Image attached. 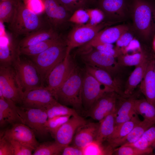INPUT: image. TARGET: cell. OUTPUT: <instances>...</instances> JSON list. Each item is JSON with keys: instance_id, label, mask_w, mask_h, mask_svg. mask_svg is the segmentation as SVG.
Segmentation results:
<instances>
[{"instance_id": "277c9868", "label": "cell", "mask_w": 155, "mask_h": 155, "mask_svg": "<svg viewBox=\"0 0 155 155\" xmlns=\"http://www.w3.org/2000/svg\"><path fill=\"white\" fill-rule=\"evenodd\" d=\"M67 50L64 38L42 52L31 57L40 75L43 86L51 71L65 58Z\"/></svg>"}, {"instance_id": "7402d4cb", "label": "cell", "mask_w": 155, "mask_h": 155, "mask_svg": "<svg viewBox=\"0 0 155 155\" xmlns=\"http://www.w3.org/2000/svg\"><path fill=\"white\" fill-rule=\"evenodd\" d=\"M17 106L13 102L5 98L0 99V125L3 126L7 123L13 124L22 123L17 110Z\"/></svg>"}, {"instance_id": "ffe728a7", "label": "cell", "mask_w": 155, "mask_h": 155, "mask_svg": "<svg viewBox=\"0 0 155 155\" xmlns=\"http://www.w3.org/2000/svg\"><path fill=\"white\" fill-rule=\"evenodd\" d=\"M155 59L150 61L140 83V90L145 99L155 107Z\"/></svg>"}, {"instance_id": "cb8c5ba5", "label": "cell", "mask_w": 155, "mask_h": 155, "mask_svg": "<svg viewBox=\"0 0 155 155\" xmlns=\"http://www.w3.org/2000/svg\"><path fill=\"white\" fill-rule=\"evenodd\" d=\"M141 121L137 114L130 120L116 126L113 132L106 140L108 144L113 148V146L126 136Z\"/></svg>"}, {"instance_id": "ee69618b", "label": "cell", "mask_w": 155, "mask_h": 155, "mask_svg": "<svg viewBox=\"0 0 155 155\" xmlns=\"http://www.w3.org/2000/svg\"><path fill=\"white\" fill-rule=\"evenodd\" d=\"M97 50L117 58L122 54L120 49L112 44L102 43L93 47Z\"/></svg>"}, {"instance_id": "83f0119b", "label": "cell", "mask_w": 155, "mask_h": 155, "mask_svg": "<svg viewBox=\"0 0 155 155\" xmlns=\"http://www.w3.org/2000/svg\"><path fill=\"white\" fill-rule=\"evenodd\" d=\"M154 124L144 119L136 125L126 136L116 143L113 148L136 142L148 129Z\"/></svg>"}, {"instance_id": "d6986e66", "label": "cell", "mask_w": 155, "mask_h": 155, "mask_svg": "<svg viewBox=\"0 0 155 155\" xmlns=\"http://www.w3.org/2000/svg\"><path fill=\"white\" fill-rule=\"evenodd\" d=\"M100 123H86L77 130L73 139V145L83 148L96 140Z\"/></svg>"}, {"instance_id": "1f68e13d", "label": "cell", "mask_w": 155, "mask_h": 155, "mask_svg": "<svg viewBox=\"0 0 155 155\" xmlns=\"http://www.w3.org/2000/svg\"><path fill=\"white\" fill-rule=\"evenodd\" d=\"M123 145H129L153 151L155 147V124L148 129L136 142Z\"/></svg>"}, {"instance_id": "9f6ffc18", "label": "cell", "mask_w": 155, "mask_h": 155, "mask_svg": "<svg viewBox=\"0 0 155 155\" xmlns=\"http://www.w3.org/2000/svg\"><path fill=\"white\" fill-rule=\"evenodd\" d=\"M21 1H22L23 0H21Z\"/></svg>"}, {"instance_id": "b9f144b4", "label": "cell", "mask_w": 155, "mask_h": 155, "mask_svg": "<svg viewBox=\"0 0 155 155\" xmlns=\"http://www.w3.org/2000/svg\"><path fill=\"white\" fill-rule=\"evenodd\" d=\"M89 20V16L86 10L79 9L72 14L69 21L73 25H81L87 23Z\"/></svg>"}, {"instance_id": "4fadbf2b", "label": "cell", "mask_w": 155, "mask_h": 155, "mask_svg": "<svg viewBox=\"0 0 155 155\" xmlns=\"http://www.w3.org/2000/svg\"><path fill=\"white\" fill-rule=\"evenodd\" d=\"M58 102L45 86H42L22 92V106L46 110Z\"/></svg>"}, {"instance_id": "c3c4849f", "label": "cell", "mask_w": 155, "mask_h": 155, "mask_svg": "<svg viewBox=\"0 0 155 155\" xmlns=\"http://www.w3.org/2000/svg\"><path fill=\"white\" fill-rule=\"evenodd\" d=\"M120 50L122 54H128L130 52L134 53L142 52L140 43L135 38L126 46L121 49Z\"/></svg>"}, {"instance_id": "30bf717a", "label": "cell", "mask_w": 155, "mask_h": 155, "mask_svg": "<svg viewBox=\"0 0 155 155\" xmlns=\"http://www.w3.org/2000/svg\"><path fill=\"white\" fill-rule=\"evenodd\" d=\"M0 91L6 100L21 103L23 92L12 65L0 66Z\"/></svg>"}, {"instance_id": "f5cc1de1", "label": "cell", "mask_w": 155, "mask_h": 155, "mask_svg": "<svg viewBox=\"0 0 155 155\" xmlns=\"http://www.w3.org/2000/svg\"><path fill=\"white\" fill-rule=\"evenodd\" d=\"M6 0H13V1H18L19 0H0V1H6Z\"/></svg>"}, {"instance_id": "bcb514c9", "label": "cell", "mask_w": 155, "mask_h": 155, "mask_svg": "<svg viewBox=\"0 0 155 155\" xmlns=\"http://www.w3.org/2000/svg\"><path fill=\"white\" fill-rule=\"evenodd\" d=\"M0 155H13L11 144L1 131L0 136Z\"/></svg>"}, {"instance_id": "4dcf8cb0", "label": "cell", "mask_w": 155, "mask_h": 155, "mask_svg": "<svg viewBox=\"0 0 155 155\" xmlns=\"http://www.w3.org/2000/svg\"><path fill=\"white\" fill-rule=\"evenodd\" d=\"M134 109L136 113L141 115L144 119L155 124V107L145 98L135 99Z\"/></svg>"}, {"instance_id": "f907efd6", "label": "cell", "mask_w": 155, "mask_h": 155, "mask_svg": "<svg viewBox=\"0 0 155 155\" xmlns=\"http://www.w3.org/2000/svg\"><path fill=\"white\" fill-rule=\"evenodd\" d=\"M152 38V48L154 52L155 53V32Z\"/></svg>"}, {"instance_id": "e0dca14e", "label": "cell", "mask_w": 155, "mask_h": 155, "mask_svg": "<svg viewBox=\"0 0 155 155\" xmlns=\"http://www.w3.org/2000/svg\"><path fill=\"white\" fill-rule=\"evenodd\" d=\"M3 34L0 36V66H11L20 55L19 41L11 34Z\"/></svg>"}, {"instance_id": "60d3db41", "label": "cell", "mask_w": 155, "mask_h": 155, "mask_svg": "<svg viewBox=\"0 0 155 155\" xmlns=\"http://www.w3.org/2000/svg\"><path fill=\"white\" fill-rule=\"evenodd\" d=\"M5 137L9 141L11 144L13 155L32 154V152L34 149L31 147L13 140Z\"/></svg>"}, {"instance_id": "ab89813d", "label": "cell", "mask_w": 155, "mask_h": 155, "mask_svg": "<svg viewBox=\"0 0 155 155\" xmlns=\"http://www.w3.org/2000/svg\"><path fill=\"white\" fill-rule=\"evenodd\" d=\"M71 117L70 115L58 116L48 119L45 123V127L49 132H50L53 135L57 129L67 121Z\"/></svg>"}, {"instance_id": "8992f818", "label": "cell", "mask_w": 155, "mask_h": 155, "mask_svg": "<svg viewBox=\"0 0 155 155\" xmlns=\"http://www.w3.org/2000/svg\"><path fill=\"white\" fill-rule=\"evenodd\" d=\"M43 1L45 7L44 17L50 28L62 34V32L73 26L69 21L72 14L58 0Z\"/></svg>"}, {"instance_id": "f1b7e54d", "label": "cell", "mask_w": 155, "mask_h": 155, "mask_svg": "<svg viewBox=\"0 0 155 155\" xmlns=\"http://www.w3.org/2000/svg\"><path fill=\"white\" fill-rule=\"evenodd\" d=\"M115 108L100 122L96 140L101 143L106 141L113 132L115 126Z\"/></svg>"}, {"instance_id": "d4e9b609", "label": "cell", "mask_w": 155, "mask_h": 155, "mask_svg": "<svg viewBox=\"0 0 155 155\" xmlns=\"http://www.w3.org/2000/svg\"><path fill=\"white\" fill-rule=\"evenodd\" d=\"M150 61L147 58L144 59L131 73L126 84L124 93L127 97L131 95L140 82L144 76Z\"/></svg>"}, {"instance_id": "4316f807", "label": "cell", "mask_w": 155, "mask_h": 155, "mask_svg": "<svg viewBox=\"0 0 155 155\" xmlns=\"http://www.w3.org/2000/svg\"><path fill=\"white\" fill-rule=\"evenodd\" d=\"M135 99L129 98L124 100L118 107L116 106L115 126L130 120L137 114L134 109Z\"/></svg>"}, {"instance_id": "d590c367", "label": "cell", "mask_w": 155, "mask_h": 155, "mask_svg": "<svg viewBox=\"0 0 155 155\" xmlns=\"http://www.w3.org/2000/svg\"><path fill=\"white\" fill-rule=\"evenodd\" d=\"M48 119L56 116L70 115L71 116L78 115L76 110L58 102L53 104L46 109Z\"/></svg>"}, {"instance_id": "7a4b0ae2", "label": "cell", "mask_w": 155, "mask_h": 155, "mask_svg": "<svg viewBox=\"0 0 155 155\" xmlns=\"http://www.w3.org/2000/svg\"><path fill=\"white\" fill-rule=\"evenodd\" d=\"M155 3L151 0H131L130 16L133 31L144 40H150L155 32L153 15Z\"/></svg>"}, {"instance_id": "9a60e30c", "label": "cell", "mask_w": 155, "mask_h": 155, "mask_svg": "<svg viewBox=\"0 0 155 155\" xmlns=\"http://www.w3.org/2000/svg\"><path fill=\"white\" fill-rule=\"evenodd\" d=\"M130 29L129 26L125 24L106 27L100 31L92 40L81 46L79 50L87 49L102 43L112 44L116 42L123 33Z\"/></svg>"}, {"instance_id": "3957f363", "label": "cell", "mask_w": 155, "mask_h": 155, "mask_svg": "<svg viewBox=\"0 0 155 155\" xmlns=\"http://www.w3.org/2000/svg\"><path fill=\"white\" fill-rule=\"evenodd\" d=\"M83 73L77 66L57 91L55 98L59 103L75 110L83 107L82 88Z\"/></svg>"}, {"instance_id": "816d5d0a", "label": "cell", "mask_w": 155, "mask_h": 155, "mask_svg": "<svg viewBox=\"0 0 155 155\" xmlns=\"http://www.w3.org/2000/svg\"><path fill=\"white\" fill-rule=\"evenodd\" d=\"M153 15H154V23H155V3L154 4V8Z\"/></svg>"}, {"instance_id": "11a10c76", "label": "cell", "mask_w": 155, "mask_h": 155, "mask_svg": "<svg viewBox=\"0 0 155 155\" xmlns=\"http://www.w3.org/2000/svg\"><path fill=\"white\" fill-rule=\"evenodd\" d=\"M152 0V1H155V0Z\"/></svg>"}, {"instance_id": "7c38bea8", "label": "cell", "mask_w": 155, "mask_h": 155, "mask_svg": "<svg viewBox=\"0 0 155 155\" xmlns=\"http://www.w3.org/2000/svg\"><path fill=\"white\" fill-rule=\"evenodd\" d=\"M113 92L99 82L85 71L83 73L82 88L83 107L88 112L96 102L106 92Z\"/></svg>"}, {"instance_id": "9c48e42d", "label": "cell", "mask_w": 155, "mask_h": 155, "mask_svg": "<svg viewBox=\"0 0 155 155\" xmlns=\"http://www.w3.org/2000/svg\"><path fill=\"white\" fill-rule=\"evenodd\" d=\"M78 53L86 65L104 70L111 75L118 69L119 65L116 58L94 47L78 51Z\"/></svg>"}, {"instance_id": "ba28073f", "label": "cell", "mask_w": 155, "mask_h": 155, "mask_svg": "<svg viewBox=\"0 0 155 155\" xmlns=\"http://www.w3.org/2000/svg\"><path fill=\"white\" fill-rule=\"evenodd\" d=\"M131 0H96L95 8L104 14V22L111 24L124 21L130 16Z\"/></svg>"}, {"instance_id": "74e56055", "label": "cell", "mask_w": 155, "mask_h": 155, "mask_svg": "<svg viewBox=\"0 0 155 155\" xmlns=\"http://www.w3.org/2000/svg\"><path fill=\"white\" fill-rule=\"evenodd\" d=\"M102 143L95 140L83 148L84 155H110L113 154V148L108 144L104 147Z\"/></svg>"}, {"instance_id": "5b68a950", "label": "cell", "mask_w": 155, "mask_h": 155, "mask_svg": "<svg viewBox=\"0 0 155 155\" xmlns=\"http://www.w3.org/2000/svg\"><path fill=\"white\" fill-rule=\"evenodd\" d=\"M19 55L12 66L22 92L43 86L39 73L31 60Z\"/></svg>"}, {"instance_id": "ac0fdd59", "label": "cell", "mask_w": 155, "mask_h": 155, "mask_svg": "<svg viewBox=\"0 0 155 155\" xmlns=\"http://www.w3.org/2000/svg\"><path fill=\"white\" fill-rule=\"evenodd\" d=\"M4 136L29 146L34 150L39 144L35 133L30 128L21 123L13 124L10 129L3 131Z\"/></svg>"}, {"instance_id": "484cf974", "label": "cell", "mask_w": 155, "mask_h": 155, "mask_svg": "<svg viewBox=\"0 0 155 155\" xmlns=\"http://www.w3.org/2000/svg\"><path fill=\"white\" fill-rule=\"evenodd\" d=\"M115 93V92H110L104 93L87 112L88 116L99 122L101 121L107 115L108 102Z\"/></svg>"}, {"instance_id": "7dc6e473", "label": "cell", "mask_w": 155, "mask_h": 155, "mask_svg": "<svg viewBox=\"0 0 155 155\" xmlns=\"http://www.w3.org/2000/svg\"><path fill=\"white\" fill-rule=\"evenodd\" d=\"M130 30L125 32L116 42V46L121 49L126 46L134 38Z\"/></svg>"}, {"instance_id": "f546056e", "label": "cell", "mask_w": 155, "mask_h": 155, "mask_svg": "<svg viewBox=\"0 0 155 155\" xmlns=\"http://www.w3.org/2000/svg\"><path fill=\"white\" fill-rule=\"evenodd\" d=\"M64 38L63 36L62 35L59 37L44 40L34 45L20 48V55L30 57L36 55L60 41Z\"/></svg>"}, {"instance_id": "6da1fadb", "label": "cell", "mask_w": 155, "mask_h": 155, "mask_svg": "<svg viewBox=\"0 0 155 155\" xmlns=\"http://www.w3.org/2000/svg\"><path fill=\"white\" fill-rule=\"evenodd\" d=\"M28 9L23 1L19 0L8 28L15 38L26 36L38 30L50 28L45 18Z\"/></svg>"}, {"instance_id": "7bdbcfd3", "label": "cell", "mask_w": 155, "mask_h": 155, "mask_svg": "<svg viewBox=\"0 0 155 155\" xmlns=\"http://www.w3.org/2000/svg\"><path fill=\"white\" fill-rule=\"evenodd\" d=\"M86 10L89 17V20L86 24L91 25H96L104 21V14L99 9L94 8Z\"/></svg>"}, {"instance_id": "603a6c76", "label": "cell", "mask_w": 155, "mask_h": 155, "mask_svg": "<svg viewBox=\"0 0 155 155\" xmlns=\"http://www.w3.org/2000/svg\"><path fill=\"white\" fill-rule=\"evenodd\" d=\"M62 35L50 28L42 29L25 36L19 41V45L20 48L25 47Z\"/></svg>"}, {"instance_id": "db71d44e", "label": "cell", "mask_w": 155, "mask_h": 155, "mask_svg": "<svg viewBox=\"0 0 155 155\" xmlns=\"http://www.w3.org/2000/svg\"><path fill=\"white\" fill-rule=\"evenodd\" d=\"M154 73H155V69H154Z\"/></svg>"}, {"instance_id": "e575fe53", "label": "cell", "mask_w": 155, "mask_h": 155, "mask_svg": "<svg viewBox=\"0 0 155 155\" xmlns=\"http://www.w3.org/2000/svg\"><path fill=\"white\" fill-rule=\"evenodd\" d=\"M19 0L0 1V22L3 24H9L10 22L13 17Z\"/></svg>"}, {"instance_id": "8fae6325", "label": "cell", "mask_w": 155, "mask_h": 155, "mask_svg": "<svg viewBox=\"0 0 155 155\" xmlns=\"http://www.w3.org/2000/svg\"><path fill=\"white\" fill-rule=\"evenodd\" d=\"M17 110L22 123L28 126L35 133L41 136L49 132L45 126L48 119L46 110L17 106Z\"/></svg>"}, {"instance_id": "d6a6232c", "label": "cell", "mask_w": 155, "mask_h": 155, "mask_svg": "<svg viewBox=\"0 0 155 155\" xmlns=\"http://www.w3.org/2000/svg\"><path fill=\"white\" fill-rule=\"evenodd\" d=\"M65 147L55 141L54 142H44L39 144L34 150L32 155H61Z\"/></svg>"}, {"instance_id": "2e32d148", "label": "cell", "mask_w": 155, "mask_h": 155, "mask_svg": "<svg viewBox=\"0 0 155 155\" xmlns=\"http://www.w3.org/2000/svg\"><path fill=\"white\" fill-rule=\"evenodd\" d=\"M86 123L84 119L79 115L71 116L53 135L55 141L64 146L69 145L78 128Z\"/></svg>"}, {"instance_id": "8d00e7d4", "label": "cell", "mask_w": 155, "mask_h": 155, "mask_svg": "<svg viewBox=\"0 0 155 155\" xmlns=\"http://www.w3.org/2000/svg\"><path fill=\"white\" fill-rule=\"evenodd\" d=\"M146 58L147 56L143 52L122 54L117 57V62L119 65L136 66Z\"/></svg>"}, {"instance_id": "f35d334b", "label": "cell", "mask_w": 155, "mask_h": 155, "mask_svg": "<svg viewBox=\"0 0 155 155\" xmlns=\"http://www.w3.org/2000/svg\"><path fill=\"white\" fill-rule=\"evenodd\" d=\"M153 151L142 149L129 145H122L113 150V154L116 155H142L152 154Z\"/></svg>"}, {"instance_id": "52a82bcc", "label": "cell", "mask_w": 155, "mask_h": 155, "mask_svg": "<svg viewBox=\"0 0 155 155\" xmlns=\"http://www.w3.org/2000/svg\"><path fill=\"white\" fill-rule=\"evenodd\" d=\"M111 25L104 21L96 25L88 24L73 25L65 38L67 45L66 55L69 54L74 48L81 46L89 42L100 31Z\"/></svg>"}, {"instance_id": "836d02e7", "label": "cell", "mask_w": 155, "mask_h": 155, "mask_svg": "<svg viewBox=\"0 0 155 155\" xmlns=\"http://www.w3.org/2000/svg\"><path fill=\"white\" fill-rule=\"evenodd\" d=\"M72 14L79 9L95 8L96 0H58Z\"/></svg>"}, {"instance_id": "681fc988", "label": "cell", "mask_w": 155, "mask_h": 155, "mask_svg": "<svg viewBox=\"0 0 155 155\" xmlns=\"http://www.w3.org/2000/svg\"><path fill=\"white\" fill-rule=\"evenodd\" d=\"M62 155H84L83 148L74 145L65 146L63 149Z\"/></svg>"}, {"instance_id": "44dd1931", "label": "cell", "mask_w": 155, "mask_h": 155, "mask_svg": "<svg viewBox=\"0 0 155 155\" xmlns=\"http://www.w3.org/2000/svg\"><path fill=\"white\" fill-rule=\"evenodd\" d=\"M85 71L93 76L101 84L115 92L123 98L127 97L111 75L107 71L98 68L86 65Z\"/></svg>"}, {"instance_id": "5bb4252c", "label": "cell", "mask_w": 155, "mask_h": 155, "mask_svg": "<svg viewBox=\"0 0 155 155\" xmlns=\"http://www.w3.org/2000/svg\"><path fill=\"white\" fill-rule=\"evenodd\" d=\"M75 66L70 54L66 55L63 60L57 64L49 74L46 81L47 83L46 87L55 98L57 91Z\"/></svg>"}, {"instance_id": "f6af8a7d", "label": "cell", "mask_w": 155, "mask_h": 155, "mask_svg": "<svg viewBox=\"0 0 155 155\" xmlns=\"http://www.w3.org/2000/svg\"><path fill=\"white\" fill-rule=\"evenodd\" d=\"M26 6L34 13L41 14L44 12L45 7L43 0H23Z\"/></svg>"}]
</instances>
